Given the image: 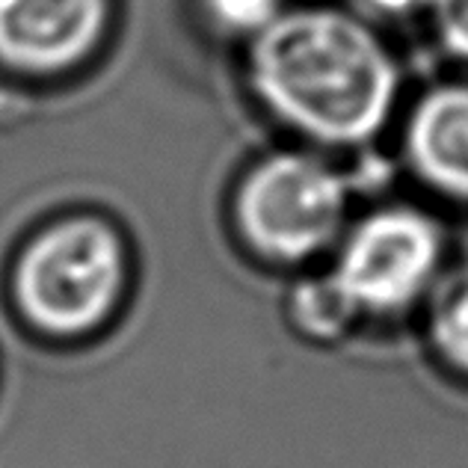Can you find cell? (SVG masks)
<instances>
[{
  "instance_id": "1",
  "label": "cell",
  "mask_w": 468,
  "mask_h": 468,
  "mask_svg": "<svg viewBox=\"0 0 468 468\" xmlns=\"http://www.w3.org/2000/svg\"><path fill=\"white\" fill-rule=\"evenodd\" d=\"M250 83L282 125L320 145L371 143L391 119L400 75L359 16L285 9L250 48Z\"/></svg>"
},
{
  "instance_id": "8",
  "label": "cell",
  "mask_w": 468,
  "mask_h": 468,
  "mask_svg": "<svg viewBox=\"0 0 468 468\" xmlns=\"http://www.w3.org/2000/svg\"><path fill=\"white\" fill-rule=\"evenodd\" d=\"M427 338L441 365L468 377V261L430 288Z\"/></svg>"
},
{
  "instance_id": "11",
  "label": "cell",
  "mask_w": 468,
  "mask_h": 468,
  "mask_svg": "<svg viewBox=\"0 0 468 468\" xmlns=\"http://www.w3.org/2000/svg\"><path fill=\"white\" fill-rule=\"evenodd\" d=\"M356 4L377 18H412L433 12L436 0H356Z\"/></svg>"
},
{
  "instance_id": "5",
  "label": "cell",
  "mask_w": 468,
  "mask_h": 468,
  "mask_svg": "<svg viewBox=\"0 0 468 468\" xmlns=\"http://www.w3.org/2000/svg\"><path fill=\"white\" fill-rule=\"evenodd\" d=\"M107 0H0V59L27 71L78 63L101 39Z\"/></svg>"
},
{
  "instance_id": "4",
  "label": "cell",
  "mask_w": 468,
  "mask_h": 468,
  "mask_svg": "<svg viewBox=\"0 0 468 468\" xmlns=\"http://www.w3.org/2000/svg\"><path fill=\"white\" fill-rule=\"evenodd\" d=\"M439 261V226L418 207L391 205L347 231L332 276L362 314H398L436 285Z\"/></svg>"
},
{
  "instance_id": "3",
  "label": "cell",
  "mask_w": 468,
  "mask_h": 468,
  "mask_svg": "<svg viewBox=\"0 0 468 468\" xmlns=\"http://www.w3.org/2000/svg\"><path fill=\"white\" fill-rule=\"evenodd\" d=\"M125 285V250L98 217H69L24 250L16 297L36 326L78 335L98 326Z\"/></svg>"
},
{
  "instance_id": "2",
  "label": "cell",
  "mask_w": 468,
  "mask_h": 468,
  "mask_svg": "<svg viewBox=\"0 0 468 468\" xmlns=\"http://www.w3.org/2000/svg\"><path fill=\"white\" fill-rule=\"evenodd\" d=\"M347 207V176L309 152L264 157L234 196V219L246 246L273 264H303L335 246Z\"/></svg>"
},
{
  "instance_id": "10",
  "label": "cell",
  "mask_w": 468,
  "mask_h": 468,
  "mask_svg": "<svg viewBox=\"0 0 468 468\" xmlns=\"http://www.w3.org/2000/svg\"><path fill=\"white\" fill-rule=\"evenodd\" d=\"M433 21L441 48L468 66V0H436Z\"/></svg>"
},
{
  "instance_id": "6",
  "label": "cell",
  "mask_w": 468,
  "mask_h": 468,
  "mask_svg": "<svg viewBox=\"0 0 468 468\" xmlns=\"http://www.w3.org/2000/svg\"><path fill=\"white\" fill-rule=\"evenodd\" d=\"M403 145L412 172L427 187L468 199V83H441L418 98Z\"/></svg>"
},
{
  "instance_id": "7",
  "label": "cell",
  "mask_w": 468,
  "mask_h": 468,
  "mask_svg": "<svg viewBox=\"0 0 468 468\" xmlns=\"http://www.w3.org/2000/svg\"><path fill=\"white\" fill-rule=\"evenodd\" d=\"M288 317L303 338L329 344L347 335L362 317V309L329 270L324 276H309L293 285L288 297Z\"/></svg>"
},
{
  "instance_id": "9",
  "label": "cell",
  "mask_w": 468,
  "mask_h": 468,
  "mask_svg": "<svg viewBox=\"0 0 468 468\" xmlns=\"http://www.w3.org/2000/svg\"><path fill=\"white\" fill-rule=\"evenodd\" d=\"M282 4L285 0H205V9L219 30L255 39L285 12Z\"/></svg>"
}]
</instances>
